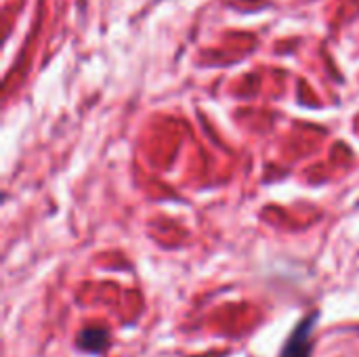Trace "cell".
I'll use <instances>...</instances> for the list:
<instances>
[{
	"instance_id": "6da1fadb",
	"label": "cell",
	"mask_w": 359,
	"mask_h": 357,
	"mask_svg": "<svg viewBox=\"0 0 359 357\" xmlns=\"http://www.w3.org/2000/svg\"><path fill=\"white\" fill-rule=\"evenodd\" d=\"M318 318H320V314L313 311L305 320L299 322V326L292 330L290 339L286 341L280 357H311V351H313V330H316Z\"/></svg>"
},
{
	"instance_id": "7a4b0ae2",
	"label": "cell",
	"mask_w": 359,
	"mask_h": 357,
	"mask_svg": "<svg viewBox=\"0 0 359 357\" xmlns=\"http://www.w3.org/2000/svg\"><path fill=\"white\" fill-rule=\"evenodd\" d=\"M109 343V335L105 328L93 326V328H84L78 335V347L86 353H101Z\"/></svg>"
}]
</instances>
